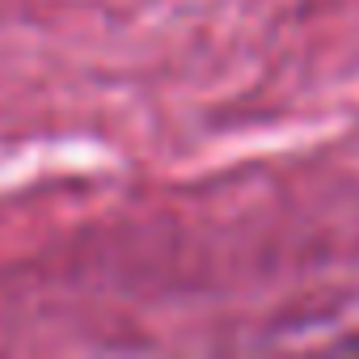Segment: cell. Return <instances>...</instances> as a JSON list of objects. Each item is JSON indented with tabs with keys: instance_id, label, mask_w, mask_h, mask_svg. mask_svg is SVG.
I'll return each instance as SVG.
<instances>
[]
</instances>
